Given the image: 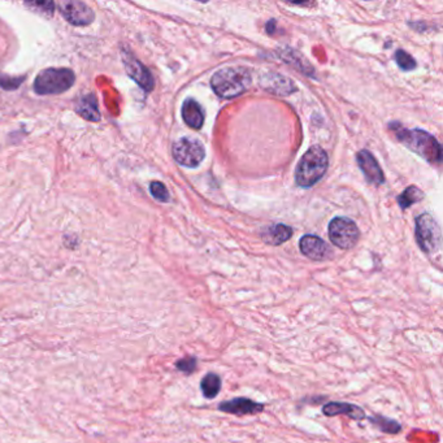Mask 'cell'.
Instances as JSON below:
<instances>
[{
    "instance_id": "obj_1",
    "label": "cell",
    "mask_w": 443,
    "mask_h": 443,
    "mask_svg": "<svg viewBox=\"0 0 443 443\" xmlns=\"http://www.w3.org/2000/svg\"><path fill=\"white\" fill-rule=\"evenodd\" d=\"M251 81L250 70L242 67H229L216 72L211 79V85L220 98L233 99L249 90Z\"/></svg>"
},
{
    "instance_id": "obj_2",
    "label": "cell",
    "mask_w": 443,
    "mask_h": 443,
    "mask_svg": "<svg viewBox=\"0 0 443 443\" xmlns=\"http://www.w3.org/2000/svg\"><path fill=\"white\" fill-rule=\"evenodd\" d=\"M395 134L403 145H406L420 157H424L429 163H441L442 148L439 146L438 140L429 133L418 129L409 131L398 126L395 128Z\"/></svg>"
},
{
    "instance_id": "obj_3",
    "label": "cell",
    "mask_w": 443,
    "mask_h": 443,
    "mask_svg": "<svg viewBox=\"0 0 443 443\" xmlns=\"http://www.w3.org/2000/svg\"><path fill=\"white\" fill-rule=\"evenodd\" d=\"M329 159L326 152L319 146L310 148L299 161L296 172V181L300 187H311L326 172Z\"/></svg>"
},
{
    "instance_id": "obj_4",
    "label": "cell",
    "mask_w": 443,
    "mask_h": 443,
    "mask_svg": "<svg viewBox=\"0 0 443 443\" xmlns=\"http://www.w3.org/2000/svg\"><path fill=\"white\" fill-rule=\"evenodd\" d=\"M76 76L67 68H48L37 76L34 91L39 95H56L68 91L74 85Z\"/></svg>"
},
{
    "instance_id": "obj_5",
    "label": "cell",
    "mask_w": 443,
    "mask_h": 443,
    "mask_svg": "<svg viewBox=\"0 0 443 443\" xmlns=\"http://www.w3.org/2000/svg\"><path fill=\"white\" fill-rule=\"evenodd\" d=\"M416 241L426 253H435L441 247V230L435 218L424 213L416 218Z\"/></svg>"
},
{
    "instance_id": "obj_6",
    "label": "cell",
    "mask_w": 443,
    "mask_h": 443,
    "mask_svg": "<svg viewBox=\"0 0 443 443\" xmlns=\"http://www.w3.org/2000/svg\"><path fill=\"white\" fill-rule=\"evenodd\" d=\"M329 238L331 244L342 250L352 249L359 241V229L357 224L346 218H333L329 224Z\"/></svg>"
},
{
    "instance_id": "obj_7",
    "label": "cell",
    "mask_w": 443,
    "mask_h": 443,
    "mask_svg": "<svg viewBox=\"0 0 443 443\" xmlns=\"http://www.w3.org/2000/svg\"><path fill=\"white\" fill-rule=\"evenodd\" d=\"M174 160L183 166L195 168L204 159V148L199 140L192 138L178 139L173 145Z\"/></svg>"
},
{
    "instance_id": "obj_8",
    "label": "cell",
    "mask_w": 443,
    "mask_h": 443,
    "mask_svg": "<svg viewBox=\"0 0 443 443\" xmlns=\"http://www.w3.org/2000/svg\"><path fill=\"white\" fill-rule=\"evenodd\" d=\"M59 7H60L61 15L74 27L90 25L95 18L93 9L82 1L67 0V1H61Z\"/></svg>"
},
{
    "instance_id": "obj_9",
    "label": "cell",
    "mask_w": 443,
    "mask_h": 443,
    "mask_svg": "<svg viewBox=\"0 0 443 443\" xmlns=\"http://www.w3.org/2000/svg\"><path fill=\"white\" fill-rule=\"evenodd\" d=\"M264 407H265L264 403H259L244 397H238V398L221 402L218 404V411L229 414V415H235V416H247V415L261 414L264 411Z\"/></svg>"
},
{
    "instance_id": "obj_10",
    "label": "cell",
    "mask_w": 443,
    "mask_h": 443,
    "mask_svg": "<svg viewBox=\"0 0 443 443\" xmlns=\"http://www.w3.org/2000/svg\"><path fill=\"white\" fill-rule=\"evenodd\" d=\"M300 251L311 260H328L333 256L331 246L316 235H303L300 239Z\"/></svg>"
},
{
    "instance_id": "obj_11",
    "label": "cell",
    "mask_w": 443,
    "mask_h": 443,
    "mask_svg": "<svg viewBox=\"0 0 443 443\" xmlns=\"http://www.w3.org/2000/svg\"><path fill=\"white\" fill-rule=\"evenodd\" d=\"M322 414L328 417L348 416L355 421H362L366 418L364 409L348 402H329L324 404Z\"/></svg>"
},
{
    "instance_id": "obj_12",
    "label": "cell",
    "mask_w": 443,
    "mask_h": 443,
    "mask_svg": "<svg viewBox=\"0 0 443 443\" xmlns=\"http://www.w3.org/2000/svg\"><path fill=\"white\" fill-rule=\"evenodd\" d=\"M357 160L368 183H373L376 186H380L381 183H383L385 177H383V169L380 168L377 160L369 151L363 150L357 152Z\"/></svg>"
},
{
    "instance_id": "obj_13",
    "label": "cell",
    "mask_w": 443,
    "mask_h": 443,
    "mask_svg": "<svg viewBox=\"0 0 443 443\" xmlns=\"http://www.w3.org/2000/svg\"><path fill=\"white\" fill-rule=\"evenodd\" d=\"M125 67L128 70V74L138 84L139 86L145 88L146 91H151L154 88V79L151 73L137 59H134L131 55H126Z\"/></svg>"
},
{
    "instance_id": "obj_14",
    "label": "cell",
    "mask_w": 443,
    "mask_h": 443,
    "mask_svg": "<svg viewBox=\"0 0 443 443\" xmlns=\"http://www.w3.org/2000/svg\"><path fill=\"white\" fill-rule=\"evenodd\" d=\"M261 86L278 95H289L290 93L296 90V87L293 85L290 79L282 77L279 74L264 76V79H261Z\"/></svg>"
},
{
    "instance_id": "obj_15",
    "label": "cell",
    "mask_w": 443,
    "mask_h": 443,
    "mask_svg": "<svg viewBox=\"0 0 443 443\" xmlns=\"http://www.w3.org/2000/svg\"><path fill=\"white\" fill-rule=\"evenodd\" d=\"M183 121L192 129H200L204 122V112L199 103L192 98L186 99L183 105Z\"/></svg>"
},
{
    "instance_id": "obj_16",
    "label": "cell",
    "mask_w": 443,
    "mask_h": 443,
    "mask_svg": "<svg viewBox=\"0 0 443 443\" xmlns=\"http://www.w3.org/2000/svg\"><path fill=\"white\" fill-rule=\"evenodd\" d=\"M291 235H293V229L290 226L277 224V225H272L264 229V232L261 233V238L264 239L265 244L278 246L289 241Z\"/></svg>"
},
{
    "instance_id": "obj_17",
    "label": "cell",
    "mask_w": 443,
    "mask_h": 443,
    "mask_svg": "<svg viewBox=\"0 0 443 443\" xmlns=\"http://www.w3.org/2000/svg\"><path fill=\"white\" fill-rule=\"evenodd\" d=\"M223 388V380L218 373L209 372L200 381V390L206 399H215Z\"/></svg>"
},
{
    "instance_id": "obj_18",
    "label": "cell",
    "mask_w": 443,
    "mask_h": 443,
    "mask_svg": "<svg viewBox=\"0 0 443 443\" xmlns=\"http://www.w3.org/2000/svg\"><path fill=\"white\" fill-rule=\"evenodd\" d=\"M369 423L372 425L376 426L378 430H381L383 433L386 435H398L402 430V425L398 421L389 418V417L383 416V415H374L372 417H368Z\"/></svg>"
},
{
    "instance_id": "obj_19",
    "label": "cell",
    "mask_w": 443,
    "mask_h": 443,
    "mask_svg": "<svg viewBox=\"0 0 443 443\" xmlns=\"http://www.w3.org/2000/svg\"><path fill=\"white\" fill-rule=\"evenodd\" d=\"M77 112L88 121H99L100 120V113L98 111L96 98L94 95L85 96L82 99V102L79 103Z\"/></svg>"
},
{
    "instance_id": "obj_20",
    "label": "cell",
    "mask_w": 443,
    "mask_h": 443,
    "mask_svg": "<svg viewBox=\"0 0 443 443\" xmlns=\"http://www.w3.org/2000/svg\"><path fill=\"white\" fill-rule=\"evenodd\" d=\"M423 198H424V192L417 189L416 186H409L398 197V204L400 209H407L409 206L420 201Z\"/></svg>"
},
{
    "instance_id": "obj_21",
    "label": "cell",
    "mask_w": 443,
    "mask_h": 443,
    "mask_svg": "<svg viewBox=\"0 0 443 443\" xmlns=\"http://www.w3.org/2000/svg\"><path fill=\"white\" fill-rule=\"evenodd\" d=\"M174 365H176L178 372L186 374V376H190L198 368V359L195 357H185L183 359H180V360H177Z\"/></svg>"
},
{
    "instance_id": "obj_22",
    "label": "cell",
    "mask_w": 443,
    "mask_h": 443,
    "mask_svg": "<svg viewBox=\"0 0 443 443\" xmlns=\"http://www.w3.org/2000/svg\"><path fill=\"white\" fill-rule=\"evenodd\" d=\"M150 192L152 194V197H154L155 199L159 200V201L166 203V201H169V199H171V198H169V192H168L166 185L159 183V181L151 183V185H150Z\"/></svg>"
},
{
    "instance_id": "obj_23",
    "label": "cell",
    "mask_w": 443,
    "mask_h": 443,
    "mask_svg": "<svg viewBox=\"0 0 443 443\" xmlns=\"http://www.w3.org/2000/svg\"><path fill=\"white\" fill-rule=\"evenodd\" d=\"M395 60L398 62L399 68L406 70V72L412 70L416 67L415 59H414L411 55L406 53V51H403V50H398V51H397V53H395Z\"/></svg>"
}]
</instances>
